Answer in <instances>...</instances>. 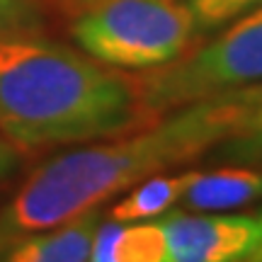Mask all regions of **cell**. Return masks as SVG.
I'll use <instances>...</instances> for the list:
<instances>
[{
    "instance_id": "4fadbf2b",
    "label": "cell",
    "mask_w": 262,
    "mask_h": 262,
    "mask_svg": "<svg viewBox=\"0 0 262 262\" xmlns=\"http://www.w3.org/2000/svg\"><path fill=\"white\" fill-rule=\"evenodd\" d=\"M231 93L238 100L245 119H248V131L262 129V83L248 85V88H235Z\"/></svg>"
},
{
    "instance_id": "52a82bcc",
    "label": "cell",
    "mask_w": 262,
    "mask_h": 262,
    "mask_svg": "<svg viewBox=\"0 0 262 262\" xmlns=\"http://www.w3.org/2000/svg\"><path fill=\"white\" fill-rule=\"evenodd\" d=\"M262 199V172L243 165H221L196 170L185 194L180 196L187 211H228Z\"/></svg>"
},
{
    "instance_id": "277c9868",
    "label": "cell",
    "mask_w": 262,
    "mask_h": 262,
    "mask_svg": "<svg viewBox=\"0 0 262 262\" xmlns=\"http://www.w3.org/2000/svg\"><path fill=\"white\" fill-rule=\"evenodd\" d=\"M143 110L160 119L185 104L262 83V5L196 41L180 58L134 75Z\"/></svg>"
},
{
    "instance_id": "ba28073f",
    "label": "cell",
    "mask_w": 262,
    "mask_h": 262,
    "mask_svg": "<svg viewBox=\"0 0 262 262\" xmlns=\"http://www.w3.org/2000/svg\"><path fill=\"white\" fill-rule=\"evenodd\" d=\"M194 175L196 170H187L178 175L158 172V175L141 180L139 185L131 187L129 194L114 202L112 209L107 211V219L119 221V224H134V221H148V219L163 216L175 202H180V196L185 194Z\"/></svg>"
},
{
    "instance_id": "8fae6325",
    "label": "cell",
    "mask_w": 262,
    "mask_h": 262,
    "mask_svg": "<svg viewBox=\"0 0 262 262\" xmlns=\"http://www.w3.org/2000/svg\"><path fill=\"white\" fill-rule=\"evenodd\" d=\"M185 3L202 37L221 29L248 10L262 5V0H185Z\"/></svg>"
},
{
    "instance_id": "30bf717a",
    "label": "cell",
    "mask_w": 262,
    "mask_h": 262,
    "mask_svg": "<svg viewBox=\"0 0 262 262\" xmlns=\"http://www.w3.org/2000/svg\"><path fill=\"white\" fill-rule=\"evenodd\" d=\"M211 165H243L262 172V129L243 131L216 143L209 153Z\"/></svg>"
},
{
    "instance_id": "8992f818",
    "label": "cell",
    "mask_w": 262,
    "mask_h": 262,
    "mask_svg": "<svg viewBox=\"0 0 262 262\" xmlns=\"http://www.w3.org/2000/svg\"><path fill=\"white\" fill-rule=\"evenodd\" d=\"M100 216L97 206L51 231L25 235L0 253V262H88Z\"/></svg>"
},
{
    "instance_id": "7a4b0ae2",
    "label": "cell",
    "mask_w": 262,
    "mask_h": 262,
    "mask_svg": "<svg viewBox=\"0 0 262 262\" xmlns=\"http://www.w3.org/2000/svg\"><path fill=\"white\" fill-rule=\"evenodd\" d=\"M153 122L134 75L37 32L0 37V134L22 150L114 139Z\"/></svg>"
},
{
    "instance_id": "5bb4252c",
    "label": "cell",
    "mask_w": 262,
    "mask_h": 262,
    "mask_svg": "<svg viewBox=\"0 0 262 262\" xmlns=\"http://www.w3.org/2000/svg\"><path fill=\"white\" fill-rule=\"evenodd\" d=\"M25 163V150L0 134V182L10 180Z\"/></svg>"
},
{
    "instance_id": "2e32d148",
    "label": "cell",
    "mask_w": 262,
    "mask_h": 262,
    "mask_svg": "<svg viewBox=\"0 0 262 262\" xmlns=\"http://www.w3.org/2000/svg\"><path fill=\"white\" fill-rule=\"evenodd\" d=\"M238 262H262V243L257 245V248H255L250 255H245L243 260H238Z\"/></svg>"
},
{
    "instance_id": "5b68a950",
    "label": "cell",
    "mask_w": 262,
    "mask_h": 262,
    "mask_svg": "<svg viewBox=\"0 0 262 262\" xmlns=\"http://www.w3.org/2000/svg\"><path fill=\"white\" fill-rule=\"evenodd\" d=\"M168 262H238L262 243V209L245 214L170 211L158 221Z\"/></svg>"
},
{
    "instance_id": "7c38bea8",
    "label": "cell",
    "mask_w": 262,
    "mask_h": 262,
    "mask_svg": "<svg viewBox=\"0 0 262 262\" xmlns=\"http://www.w3.org/2000/svg\"><path fill=\"white\" fill-rule=\"evenodd\" d=\"M47 12L44 0H0V37L15 32H37Z\"/></svg>"
},
{
    "instance_id": "3957f363",
    "label": "cell",
    "mask_w": 262,
    "mask_h": 262,
    "mask_svg": "<svg viewBox=\"0 0 262 262\" xmlns=\"http://www.w3.org/2000/svg\"><path fill=\"white\" fill-rule=\"evenodd\" d=\"M80 51L119 71H150L202 39L185 0H95L71 15Z\"/></svg>"
},
{
    "instance_id": "9c48e42d",
    "label": "cell",
    "mask_w": 262,
    "mask_h": 262,
    "mask_svg": "<svg viewBox=\"0 0 262 262\" xmlns=\"http://www.w3.org/2000/svg\"><path fill=\"white\" fill-rule=\"evenodd\" d=\"M112 224L110 262H168V243L160 224H136L124 228L119 221Z\"/></svg>"
},
{
    "instance_id": "6da1fadb",
    "label": "cell",
    "mask_w": 262,
    "mask_h": 262,
    "mask_svg": "<svg viewBox=\"0 0 262 262\" xmlns=\"http://www.w3.org/2000/svg\"><path fill=\"white\" fill-rule=\"evenodd\" d=\"M243 131L248 119L228 90L172 110L134 134L56 153L32 170L0 209V253L25 235L97 209L150 175L202 158Z\"/></svg>"
},
{
    "instance_id": "9a60e30c",
    "label": "cell",
    "mask_w": 262,
    "mask_h": 262,
    "mask_svg": "<svg viewBox=\"0 0 262 262\" xmlns=\"http://www.w3.org/2000/svg\"><path fill=\"white\" fill-rule=\"evenodd\" d=\"M47 3L49 10H58V12H63V15H73V12H78L80 8H85V5H90V3H95V0H44Z\"/></svg>"
}]
</instances>
